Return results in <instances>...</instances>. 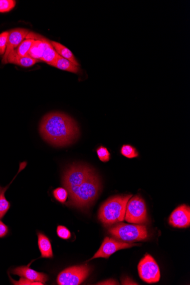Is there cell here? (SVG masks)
Here are the masks:
<instances>
[{
    "label": "cell",
    "mask_w": 190,
    "mask_h": 285,
    "mask_svg": "<svg viewBox=\"0 0 190 285\" xmlns=\"http://www.w3.org/2000/svg\"><path fill=\"white\" fill-rule=\"evenodd\" d=\"M40 131L45 141L58 147L73 144L80 135L76 121L61 112H52L46 115L41 121Z\"/></svg>",
    "instance_id": "1"
},
{
    "label": "cell",
    "mask_w": 190,
    "mask_h": 285,
    "mask_svg": "<svg viewBox=\"0 0 190 285\" xmlns=\"http://www.w3.org/2000/svg\"><path fill=\"white\" fill-rule=\"evenodd\" d=\"M100 190V179L94 173L77 188L69 199L68 205L81 209L90 207L98 198Z\"/></svg>",
    "instance_id": "2"
},
{
    "label": "cell",
    "mask_w": 190,
    "mask_h": 285,
    "mask_svg": "<svg viewBox=\"0 0 190 285\" xmlns=\"http://www.w3.org/2000/svg\"><path fill=\"white\" fill-rule=\"evenodd\" d=\"M132 195L112 197L101 205L99 219L105 225H111L122 221L125 215L126 205Z\"/></svg>",
    "instance_id": "3"
},
{
    "label": "cell",
    "mask_w": 190,
    "mask_h": 285,
    "mask_svg": "<svg viewBox=\"0 0 190 285\" xmlns=\"http://www.w3.org/2000/svg\"><path fill=\"white\" fill-rule=\"evenodd\" d=\"M95 172L89 167L82 165H72L67 169L63 177V185L68 192L69 199L77 188Z\"/></svg>",
    "instance_id": "4"
},
{
    "label": "cell",
    "mask_w": 190,
    "mask_h": 285,
    "mask_svg": "<svg viewBox=\"0 0 190 285\" xmlns=\"http://www.w3.org/2000/svg\"><path fill=\"white\" fill-rule=\"evenodd\" d=\"M109 232L117 239L125 241H141L147 237L145 225L121 223L109 230Z\"/></svg>",
    "instance_id": "5"
},
{
    "label": "cell",
    "mask_w": 190,
    "mask_h": 285,
    "mask_svg": "<svg viewBox=\"0 0 190 285\" xmlns=\"http://www.w3.org/2000/svg\"><path fill=\"white\" fill-rule=\"evenodd\" d=\"M125 216L126 221L131 223L141 224L146 221V204L140 195L135 196L129 200Z\"/></svg>",
    "instance_id": "6"
},
{
    "label": "cell",
    "mask_w": 190,
    "mask_h": 285,
    "mask_svg": "<svg viewBox=\"0 0 190 285\" xmlns=\"http://www.w3.org/2000/svg\"><path fill=\"white\" fill-rule=\"evenodd\" d=\"M88 265L75 266L67 268L59 274L57 282L60 285H78L82 283L90 274Z\"/></svg>",
    "instance_id": "7"
},
{
    "label": "cell",
    "mask_w": 190,
    "mask_h": 285,
    "mask_svg": "<svg viewBox=\"0 0 190 285\" xmlns=\"http://www.w3.org/2000/svg\"><path fill=\"white\" fill-rule=\"evenodd\" d=\"M138 270L140 278L147 283H152L159 281L160 270L158 264L149 254L143 257L138 264Z\"/></svg>",
    "instance_id": "8"
},
{
    "label": "cell",
    "mask_w": 190,
    "mask_h": 285,
    "mask_svg": "<svg viewBox=\"0 0 190 285\" xmlns=\"http://www.w3.org/2000/svg\"><path fill=\"white\" fill-rule=\"evenodd\" d=\"M137 245L136 244H130V243L117 241L113 239V238L107 237L105 238L99 250L97 251L94 257L90 259L91 260V259L97 258H108L118 250L129 248L131 247Z\"/></svg>",
    "instance_id": "9"
},
{
    "label": "cell",
    "mask_w": 190,
    "mask_h": 285,
    "mask_svg": "<svg viewBox=\"0 0 190 285\" xmlns=\"http://www.w3.org/2000/svg\"><path fill=\"white\" fill-rule=\"evenodd\" d=\"M29 31L25 29H15L9 32L6 53L3 58L2 63L6 64L7 58L13 50L16 49L29 34Z\"/></svg>",
    "instance_id": "10"
},
{
    "label": "cell",
    "mask_w": 190,
    "mask_h": 285,
    "mask_svg": "<svg viewBox=\"0 0 190 285\" xmlns=\"http://www.w3.org/2000/svg\"><path fill=\"white\" fill-rule=\"evenodd\" d=\"M169 223L174 227H188L190 225L189 207L183 204L176 208L170 215Z\"/></svg>",
    "instance_id": "11"
},
{
    "label": "cell",
    "mask_w": 190,
    "mask_h": 285,
    "mask_svg": "<svg viewBox=\"0 0 190 285\" xmlns=\"http://www.w3.org/2000/svg\"><path fill=\"white\" fill-rule=\"evenodd\" d=\"M12 273L33 282H41L44 283L48 280L47 275L39 273V272L33 270L28 266L16 267V269L12 271Z\"/></svg>",
    "instance_id": "12"
},
{
    "label": "cell",
    "mask_w": 190,
    "mask_h": 285,
    "mask_svg": "<svg viewBox=\"0 0 190 285\" xmlns=\"http://www.w3.org/2000/svg\"><path fill=\"white\" fill-rule=\"evenodd\" d=\"M41 61L36 60L29 56L21 57L16 53L15 50H13L7 58L6 64H12L25 68H29Z\"/></svg>",
    "instance_id": "13"
},
{
    "label": "cell",
    "mask_w": 190,
    "mask_h": 285,
    "mask_svg": "<svg viewBox=\"0 0 190 285\" xmlns=\"http://www.w3.org/2000/svg\"><path fill=\"white\" fill-rule=\"evenodd\" d=\"M49 65L54 67V68L75 74L78 73L80 70L79 66L75 65L73 63L60 56H59L57 60L51 63Z\"/></svg>",
    "instance_id": "14"
},
{
    "label": "cell",
    "mask_w": 190,
    "mask_h": 285,
    "mask_svg": "<svg viewBox=\"0 0 190 285\" xmlns=\"http://www.w3.org/2000/svg\"><path fill=\"white\" fill-rule=\"evenodd\" d=\"M41 39L44 43V53L40 61L45 62L49 65L51 63L56 61L59 55L51 44L50 41L45 39V38H42Z\"/></svg>",
    "instance_id": "15"
},
{
    "label": "cell",
    "mask_w": 190,
    "mask_h": 285,
    "mask_svg": "<svg viewBox=\"0 0 190 285\" xmlns=\"http://www.w3.org/2000/svg\"><path fill=\"white\" fill-rule=\"evenodd\" d=\"M38 237H39L38 242H39V246L42 257L53 258V253L52 246L48 237L41 233L38 234Z\"/></svg>",
    "instance_id": "16"
},
{
    "label": "cell",
    "mask_w": 190,
    "mask_h": 285,
    "mask_svg": "<svg viewBox=\"0 0 190 285\" xmlns=\"http://www.w3.org/2000/svg\"><path fill=\"white\" fill-rule=\"evenodd\" d=\"M50 43L59 56L66 59L76 66H80L74 54L68 48L60 43H57V42L50 41Z\"/></svg>",
    "instance_id": "17"
},
{
    "label": "cell",
    "mask_w": 190,
    "mask_h": 285,
    "mask_svg": "<svg viewBox=\"0 0 190 285\" xmlns=\"http://www.w3.org/2000/svg\"><path fill=\"white\" fill-rule=\"evenodd\" d=\"M35 36V37H33L31 39L34 40L37 38V40H35V43L33 44L30 50H29L28 56L40 61L44 53V43L40 36L39 37H37L36 35Z\"/></svg>",
    "instance_id": "18"
},
{
    "label": "cell",
    "mask_w": 190,
    "mask_h": 285,
    "mask_svg": "<svg viewBox=\"0 0 190 285\" xmlns=\"http://www.w3.org/2000/svg\"><path fill=\"white\" fill-rule=\"evenodd\" d=\"M35 41V40L33 39H25L18 48L15 49L16 53L21 57L28 56L29 50Z\"/></svg>",
    "instance_id": "19"
},
{
    "label": "cell",
    "mask_w": 190,
    "mask_h": 285,
    "mask_svg": "<svg viewBox=\"0 0 190 285\" xmlns=\"http://www.w3.org/2000/svg\"><path fill=\"white\" fill-rule=\"evenodd\" d=\"M6 189H4L0 192V219L5 216L10 208V203L6 198Z\"/></svg>",
    "instance_id": "20"
},
{
    "label": "cell",
    "mask_w": 190,
    "mask_h": 285,
    "mask_svg": "<svg viewBox=\"0 0 190 285\" xmlns=\"http://www.w3.org/2000/svg\"><path fill=\"white\" fill-rule=\"evenodd\" d=\"M121 153L124 157L132 159L138 157V152L134 146L130 145H124L121 149Z\"/></svg>",
    "instance_id": "21"
},
{
    "label": "cell",
    "mask_w": 190,
    "mask_h": 285,
    "mask_svg": "<svg viewBox=\"0 0 190 285\" xmlns=\"http://www.w3.org/2000/svg\"><path fill=\"white\" fill-rule=\"evenodd\" d=\"M54 196L59 202L64 203L68 198V192L65 188L59 187L53 192Z\"/></svg>",
    "instance_id": "22"
},
{
    "label": "cell",
    "mask_w": 190,
    "mask_h": 285,
    "mask_svg": "<svg viewBox=\"0 0 190 285\" xmlns=\"http://www.w3.org/2000/svg\"><path fill=\"white\" fill-rule=\"evenodd\" d=\"M16 2L14 0H0V13H7L15 7Z\"/></svg>",
    "instance_id": "23"
},
{
    "label": "cell",
    "mask_w": 190,
    "mask_h": 285,
    "mask_svg": "<svg viewBox=\"0 0 190 285\" xmlns=\"http://www.w3.org/2000/svg\"><path fill=\"white\" fill-rule=\"evenodd\" d=\"M97 154L101 161L103 162H107L111 159V154L108 150L104 147V146H100L96 150Z\"/></svg>",
    "instance_id": "24"
},
{
    "label": "cell",
    "mask_w": 190,
    "mask_h": 285,
    "mask_svg": "<svg viewBox=\"0 0 190 285\" xmlns=\"http://www.w3.org/2000/svg\"><path fill=\"white\" fill-rule=\"evenodd\" d=\"M8 35H9V32H3L0 34V55L1 56L6 53Z\"/></svg>",
    "instance_id": "25"
},
{
    "label": "cell",
    "mask_w": 190,
    "mask_h": 285,
    "mask_svg": "<svg viewBox=\"0 0 190 285\" xmlns=\"http://www.w3.org/2000/svg\"><path fill=\"white\" fill-rule=\"evenodd\" d=\"M58 236L63 239H69L71 236L70 230L64 226L59 225L57 228Z\"/></svg>",
    "instance_id": "26"
},
{
    "label": "cell",
    "mask_w": 190,
    "mask_h": 285,
    "mask_svg": "<svg viewBox=\"0 0 190 285\" xmlns=\"http://www.w3.org/2000/svg\"><path fill=\"white\" fill-rule=\"evenodd\" d=\"M13 283L15 284H19V285H35V284H39V285H42L44 284L43 283L41 282H33L32 280H29L28 279L25 278H21L19 281H14V280H12Z\"/></svg>",
    "instance_id": "27"
},
{
    "label": "cell",
    "mask_w": 190,
    "mask_h": 285,
    "mask_svg": "<svg viewBox=\"0 0 190 285\" xmlns=\"http://www.w3.org/2000/svg\"><path fill=\"white\" fill-rule=\"evenodd\" d=\"M8 232L7 226L0 220V237L5 236Z\"/></svg>",
    "instance_id": "28"
},
{
    "label": "cell",
    "mask_w": 190,
    "mask_h": 285,
    "mask_svg": "<svg viewBox=\"0 0 190 285\" xmlns=\"http://www.w3.org/2000/svg\"><path fill=\"white\" fill-rule=\"evenodd\" d=\"M99 284H117V282L115 281V280H108L107 282H104L102 283H100Z\"/></svg>",
    "instance_id": "29"
},
{
    "label": "cell",
    "mask_w": 190,
    "mask_h": 285,
    "mask_svg": "<svg viewBox=\"0 0 190 285\" xmlns=\"http://www.w3.org/2000/svg\"><path fill=\"white\" fill-rule=\"evenodd\" d=\"M2 192V188H1V187H0V192Z\"/></svg>",
    "instance_id": "30"
}]
</instances>
